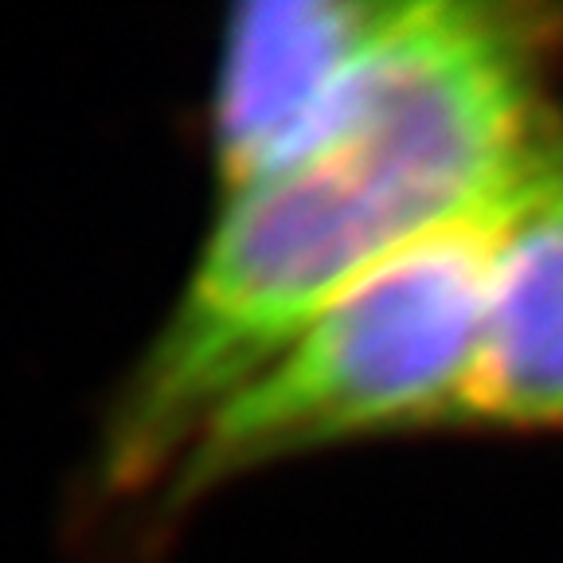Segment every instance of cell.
<instances>
[{
	"label": "cell",
	"mask_w": 563,
	"mask_h": 563,
	"mask_svg": "<svg viewBox=\"0 0 563 563\" xmlns=\"http://www.w3.org/2000/svg\"><path fill=\"white\" fill-rule=\"evenodd\" d=\"M505 161L454 90L376 70L271 176L223 211L165 325L125 379L102 442L114 489L168 482L239 387L349 286L442 228L497 216Z\"/></svg>",
	"instance_id": "cell-1"
},
{
	"label": "cell",
	"mask_w": 563,
	"mask_h": 563,
	"mask_svg": "<svg viewBox=\"0 0 563 563\" xmlns=\"http://www.w3.org/2000/svg\"><path fill=\"white\" fill-rule=\"evenodd\" d=\"M474 427L563 431V153L497 220Z\"/></svg>",
	"instance_id": "cell-4"
},
{
	"label": "cell",
	"mask_w": 563,
	"mask_h": 563,
	"mask_svg": "<svg viewBox=\"0 0 563 563\" xmlns=\"http://www.w3.org/2000/svg\"><path fill=\"white\" fill-rule=\"evenodd\" d=\"M497 220L434 231L349 286L203 422L165 501L341 442L474 427Z\"/></svg>",
	"instance_id": "cell-2"
},
{
	"label": "cell",
	"mask_w": 563,
	"mask_h": 563,
	"mask_svg": "<svg viewBox=\"0 0 563 563\" xmlns=\"http://www.w3.org/2000/svg\"><path fill=\"white\" fill-rule=\"evenodd\" d=\"M407 9L411 0H258L231 12L211 98L223 196L306 145Z\"/></svg>",
	"instance_id": "cell-3"
}]
</instances>
